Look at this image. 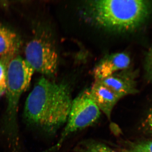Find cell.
Masks as SVG:
<instances>
[{
	"mask_svg": "<svg viewBox=\"0 0 152 152\" xmlns=\"http://www.w3.org/2000/svg\"><path fill=\"white\" fill-rule=\"evenodd\" d=\"M146 77L152 83V47L146 55L145 61Z\"/></svg>",
	"mask_w": 152,
	"mask_h": 152,
	"instance_id": "13",
	"label": "cell"
},
{
	"mask_svg": "<svg viewBox=\"0 0 152 152\" xmlns=\"http://www.w3.org/2000/svg\"><path fill=\"white\" fill-rule=\"evenodd\" d=\"M85 7L87 18L94 23L119 33L140 29L152 15V1L146 0H95Z\"/></svg>",
	"mask_w": 152,
	"mask_h": 152,
	"instance_id": "2",
	"label": "cell"
},
{
	"mask_svg": "<svg viewBox=\"0 0 152 152\" xmlns=\"http://www.w3.org/2000/svg\"><path fill=\"white\" fill-rule=\"evenodd\" d=\"M12 58L4 57H1L0 58V98L6 93L7 67L9 61Z\"/></svg>",
	"mask_w": 152,
	"mask_h": 152,
	"instance_id": "12",
	"label": "cell"
},
{
	"mask_svg": "<svg viewBox=\"0 0 152 152\" xmlns=\"http://www.w3.org/2000/svg\"><path fill=\"white\" fill-rule=\"evenodd\" d=\"M21 45L20 38L8 28L0 26V56L13 58L17 56Z\"/></svg>",
	"mask_w": 152,
	"mask_h": 152,
	"instance_id": "9",
	"label": "cell"
},
{
	"mask_svg": "<svg viewBox=\"0 0 152 152\" xmlns=\"http://www.w3.org/2000/svg\"><path fill=\"white\" fill-rule=\"evenodd\" d=\"M35 71L25 59L19 56L13 57L8 64L6 94L8 110L10 115L16 111L19 100L29 87Z\"/></svg>",
	"mask_w": 152,
	"mask_h": 152,
	"instance_id": "4",
	"label": "cell"
},
{
	"mask_svg": "<svg viewBox=\"0 0 152 152\" xmlns=\"http://www.w3.org/2000/svg\"><path fill=\"white\" fill-rule=\"evenodd\" d=\"M130 57L125 52L115 53L104 58L93 71L95 81L100 80L119 71L129 69Z\"/></svg>",
	"mask_w": 152,
	"mask_h": 152,
	"instance_id": "7",
	"label": "cell"
},
{
	"mask_svg": "<svg viewBox=\"0 0 152 152\" xmlns=\"http://www.w3.org/2000/svg\"><path fill=\"white\" fill-rule=\"evenodd\" d=\"M120 151L121 152H152V141L132 143Z\"/></svg>",
	"mask_w": 152,
	"mask_h": 152,
	"instance_id": "11",
	"label": "cell"
},
{
	"mask_svg": "<svg viewBox=\"0 0 152 152\" xmlns=\"http://www.w3.org/2000/svg\"><path fill=\"white\" fill-rule=\"evenodd\" d=\"M25 58L35 72L51 76L56 73L58 55L51 43L40 37L30 41L25 50Z\"/></svg>",
	"mask_w": 152,
	"mask_h": 152,
	"instance_id": "5",
	"label": "cell"
},
{
	"mask_svg": "<svg viewBox=\"0 0 152 152\" xmlns=\"http://www.w3.org/2000/svg\"><path fill=\"white\" fill-rule=\"evenodd\" d=\"M137 72L129 69L117 72L107 77L95 81L108 88L121 99L126 96L134 94L137 89Z\"/></svg>",
	"mask_w": 152,
	"mask_h": 152,
	"instance_id": "6",
	"label": "cell"
},
{
	"mask_svg": "<svg viewBox=\"0 0 152 152\" xmlns=\"http://www.w3.org/2000/svg\"><path fill=\"white\" fill-rule=\"evenodd\" d=\"M72 101L67 85L42 77L27 99L25 118L31 124L55 133L66 124Z\"/></svg>",
	"mask_w": 152,
	"mask_h": 152,
	"instance_id": "1",
	"label": "cell"
},
{
	"mask_svg": "<svg viewBox=\"0 0 152 152\" xmlns=\"http://www.w3.org/2000/svg\"><path fill=\"white\" fill-rule=\"evenodd\" d=\"M149 122L150 125H151V126L152 128V114L150 115L149 118Z\"/></svg>",
	"mask_w": 152,
	"mask_h": 152,
	"instance_id": "14",
	"label": "cell"
},
{
	"mask_svg": "<svg viewBox=\"0 0 152 152\" xmlns=\"http://www.w3.org/2000/svg\"><path fill=\"white\" fill-rule=\"evenodd\" d=\"M75 152H118L101 142L93 140L83 141L75 148Z\"/></svg>",
	"mask_w": 152,
	"mask_h": 152,
	"instance_id": "10",
	"label": "cell"
},
{
	"mask_svg": "<svg viewBox=\"0 0 152 152\" xmlns=\"http://www.w3.org/2000/svg\"><path fill=\"white\" fill-rule=\"evenodd\" d=\"M101 112L90 96L88 90L82 93L73 100L67 121L61 137L48 152L58 149L66 139L73 133L94 124L100 117Z\"/></svg>",
	"mask_w": 152,
	"mask_h": 152,
	"instance_id": "3",
	"label": "cell"
},
{
	"mask_svg": "<svg viewBox=\"0 0 152 152\" xmlns=\"http://www.w3.org/2000/svg\"><path fill=\"white\" fill-rule=\"evenodd\" d=\"M92 99L101 111L110 119L113 109L121 98L111 90L97 81L88 89Z\"/></svg>",
	"mask_w": 152,
	"mask_h": 152,
	"instance_id": "8",
	"label": "cell"
}]
</instances>
